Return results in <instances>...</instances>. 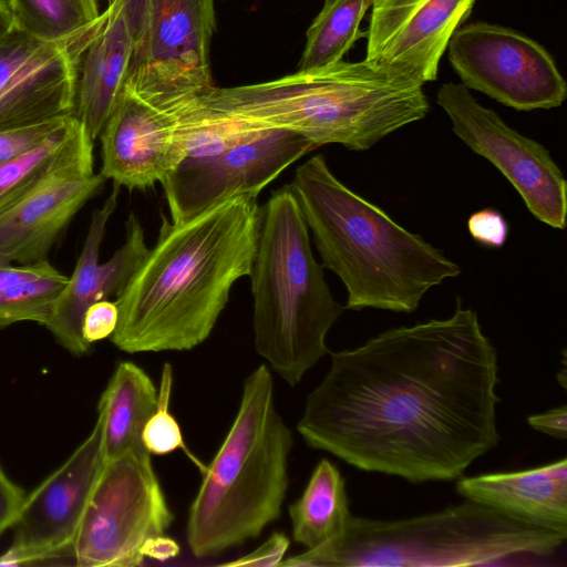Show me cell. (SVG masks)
Segmentation results:
<instances>
[{
	"mask_svg": "<svg viewBox=\"0 0 567 567\" xmlns=\"http://www.w3.org/2000/svg\"><path fill=\"white\" fill-rule=\"evenodd\" d=\"M497 352L475 311L392 328L331 353L297 424L360 471L453 481L499 442Z\"/></svg>",
	"mask_w": 567,
	"mask_h": 567,
	"instance_id": "obj_1",
	"label": "cell"
},
{
	"mask_svg": "<svg viewBox=\"0 0 567 567\" xmlns=\"http://www.w3.org/2000/svg\"><path fill=\"white\" fill-rule=\"evenodd\" d=\"M254 193H237L182 224L161 214L155 246L115 297L113 344L127 353L186 351L203 343L233 285L249 276L260 228Z\"/></svg>",
	"mask_w": 567,
	"mask_h": 567,
	"instance_id": "obj_2",
	"label": "cell"
},
{
	"mask_svg": "<svg viewBox=\"0 0 567 567\" xmlns=\"http://www.w3.org/2000/svg\"><path fill=\"white\" fill-rule=\"evenodd\" d=\"M289 185L321 265L346 287L344 309L413 312L431 288L462 272L442 250L341 183L323 155L300 164Z\"/></svg>",
	"mask_w": 567,
	"mask_h": 567,
	"instance_id": "obj_3",
	"label": "cell"
},
{
	"mask_svg": "<svg viewBox=\"0 0 567 567\" xmlns=\"http://www.w3.org/2000/svg\"><path fill=\"white\" fill-rule=\"evenodd\" d=\"M422 87L364 60L339 61L267 82L213 86L197 99L258 126L297 134L315 148L340 144L365 151L426 116L430 104Z\"/></svg>",
	"mask_w": 567,
	"mask_h": 567,
	"instance_id": "obj_4",
	"label": "cell"
},
{
	"mask_svg": "<svg viewBox=\"0 0 567 567\" xmlns=\"http://www.w3.org/2000/svg\"><path fill=\"white\" fill-rule=\"evenodd\" d=\"M292 445L270 371L260 364L246 378L236 417L190 504L186 538L196 557L256 538L280 516Z\"/></svg>",
	"mask_w": 567,
	"mask_h": 567,
	"instance_id": "obj_5",
	"label": "cell"
},
{
	"mask_svg": "<svg viewBox=\"0 0 567 567\" xmlns=\"http://www.w3.org/2000/svg\"><path fill=\"white\" fill-rule=\"evenodd\" d=\"M255 348L290 385L329 350L328 331L344 307L333 298L323 266L311 250L309 229L289 184L260 207L250 271Z\"/></svg>",
	"mask_w": 567,
	"mask_h": 567,
	"instance_id": "obj_6",
	"label": "cell"
},
{
	"mask_svg": "<svg viewBox=\"0 0 567 567\" xmlns=\"http://www.w3.org/2000/svg\"><path fill=\"white\" fill-rule=\"evenodd\" d=\"M566 539L466 498L401 519L352 515L339 542L290 556L279 566H480L516 555L548 557Z\"/></svg>",
	"mask_w": 567,
	"mask_h": 567,
	"instance_id": "obj_7",
	"label": "cell"
},
{
	"mask_svg": "<svg viewBox=\"0 0 567 567\" xmlns=\"http://www.w3.org/2000/svg\"><path fill=\"white\" fill-rule=\"evenodd\" d=\"M174 520L146 449L106 460L72 544L81 567H134Z\"/></svg>",
	"mask_w": 567,
	"mask_h": 567,
	"instance_id": "obj_8",
	"label": "cell"
},
{
	"mask_svg": "<svg viewBox=\"0 0 567 567\" xmlns=\"http://www.w3.org/2000/svg\"><path fill=\"white\" fill-rule=\"evenodd\" d=\"M93 148L78 121L45 166L0 197V264L48 259L64 228L104 186L106 178L94 173Z\"/></svg>",
	"mask_w": 567,
	"mask_h": 567,
	"instance_id": "obj_9",
	"label": "cell"
},
{
	"mask_svg": "<svg viewBox=\"0 0 567 567\" xmlns=\"http://www.w3.org/2000/svg\"><path fill=\"white\" fill-rule=\"evenodd\" d=\"M216 0H148L126 84L152 105L173 111L212 89Z\"/></svg>",
	"mask_w": 567,
	"mask_h": 567,
	"instance_id": "obj_10",
	"label": "cell"
},
{
	"mask_svg": "<svg viewBox=\"0 0 567 567\" xmlns=\"http://www.w3.org/2000/svg\"><path fill=\"white\" fill-rule=\"evenodd\" d=\"M449 60L464 86L517 111L558 107L567 96L549 52L506 27L473 22L457 29Z\"/></svg>",
	"mask_w": 567,
	"mask_h": 567,
	"instance_id": "obj_11",
	"label": "cell"
},
{
	"mask_svg": "<svg viewBox=\"0 0 567 567\" xmlns=\"http://www.w3.org/2000/svg\"><path fill=\"white\" fill-rule=\"evenodd\" d=\"M436 102L447 114L454 134L507 178L535 218L553 228H565L567 183L542 144L509 127L463 84L441 85Z\"/></svg>",
	"mask_w": 567,
	"mask_h": 567,
	"instance_id": "obj_12",
	"label": "cell"
},
{
	"mask_svg": "<svg viewBox=\"0 0 567 567\" xmlns=\"http://www.w3.org/2000/svg\"><path fill=\"white\" fill-rule=\"evenodd\" d=\"M315 147L303 137L268 128L221 153L184 159L161 185L171 221L182 224L237 193L261 190Z\"/></svg>",
	"mask_w": 567,
	"mask_h": 567,
	"instance_id": "obj_13",
	"label": "cell"
},
{
	"mask_svg": "<svg viewBox=\"0 0 567 567\" xmlns=\"http://www.w3.org/2000/svg\"><path fill=\"white\" fill-rule=\"evenodd\" d=\"M104 463L103 420L99 414L90 435L24 497L13 524V542L0 556V566L53 558L72 547Z\"/></svg>",
	"mask_w": 567,
	"mask_h": 567,
	"instance_id": "obj_14",
	"label": "cell"
},
{
	"mask_svg": "<svg viewBox=\"0 0 567 567\" xmlns=\"http://www.w3.org/2000/svg\"><path fill=\"white\" fill-rule=\"evenodd\" d=\"M95 33L48 42L13 28L0 39V131L73 113L80 58Z\"/></svg>",
	"mask_w": 567,
	"mask_h": 567,
	"instance_id": "obj_15",
	"label": "cell"
},
{
	"mask_svg": "<svg viewBox=\"0 0 567 567\" xmlns=\"http://www.w3.org/2000/svg\"><path fill=\"white\" fill-rule=\"evenodd\" d=\"M475 0H375L365 31L364 61L424 84L435 81L440 60Z\"/></svg>",
	"mask_w": 567,
	"mask_h": 567,
	"instance_id": "obj_16",
	"label": "cell"
},
{
	"mask_svg": "<svg viewBox=\"0 0 567 567\" xmlns=\"http://www.w3.org/2000/svg\"><path fill=\"white\" fill-rule=\"evenodd\" d=\"M120 186L113 184L104 204L91 215L89 230L72 276L53 302L45 327L56 341L75 355L89 352L82 337L85 310L92 303L116 297L128 284L150 248L137 216L131 212L125 221V241L105 262L100 247L106 225L116 209Z\"/></svg>",
	"mask_w": 567,
	"mask_h": 567,
	"instance_id": "obj_17",
	"label": "cell"
},
{
	"mask_svg": "<svg viewBox=\"0 0 567 567\" xmlns=\"http://www.w3.org/2000/svg\"><path fill=\"white\" fill-rule=\"evenodd\" d=\"M99 138L100 173L130 190L152 188L183 162L174 114L152 105L126 83Z\"/></svg>",
	"mask_w": 567,
	"mask_h": 567,
	"instance_id": "obj_18",
	"label": "cell"
},
{
	"mask_svg": "<svg viewBox=\"0 0 567 567\" xmlns=\"http://www.w3.org/2000/svg\"><path fill=\"white\" fill-rule=\"evenodd\" d=\"M457 493L528 525L567 536V458L538 467L458 477Z\"/></svg>",
	"mask_w": 567,
	"mask_h": 567,
	"instance_id": "obj_19",
	"label": "cell"
},
{
	"mask_svg": "<svg viewBox=\"0 0 567 567\" xmlns=\"http://www.w3.org/2000/svg\"><path fill=\"white\" fill-rule=\"evenodd\" d=\"M104 13L101 27L80 58L72 113L93 141L125 86L133 52L121 0L109 2Z\"/></svg>",
	"mask_w": 567,
	"mask_h": 567,
	"instance_id": "obj_20",
	"label": "cell"
},
{
	"mask_svg": "<svg viewBox=\"0 0 567 567\" xmlns=\"http://www.w3.org/2000/svg\"><path fill=\"white\" fill-rule=\"evenodd\" d=\"M157 402L158 390L142 368L131 361L116 365L97 405L105 461L131 449H145L142 431Z\"/></svg>",
	"mask_w": 567,
	"mask_h": 567,
	"instance_id": "obj_21",
	"label": "cell"
},
{
	"mask_svg": "<svg viewBox=\"0 0 567 567\" xmlns=\"http://www.w3.org/2000/svg\"><path fill=\"white\" fill-rule=\"evenodd\" d=\"M293 540L306 549L339 542L352 514L346 481L338 467L322 458L301 496L289 506Z\"/></svg>",
	"mask_w": 567,
	"mask_h": 567,
	"instance_id": "obj_22",
	"label": "cell"
},
{
	"mask_svg": "<svg viewBox=\"0 0 567 567\" xmlns=\"http://www.w3.org/2000/svg\"><path fill=\"white\" fill-rule=\"evenodd\" d=\"M68 280L48 259L0 264V329L22 321L44 326Z\"/></svg>",
	"mask_w": 567,
	"mask_h": 567,
	"instance_id": "obj_23",
	"label": "cell"
},
{
	"mask_svg": "<svg viewBox=\"0 0 567 567\" xmlns=\"http://www.w3.org/2000/svg\"><path fill=\"white\" fill-rule=\"evenodd\" d=\"M172 112L183 161L221 153L261 135L266 127L214 110L197 97Z\"/></svg>",
	"mask_w": 567,
	"mask_h": 567,
	"instance_id": "obj_24",
	"label": "cell"
},
{
	"mask_svg": "<svg viewBox=\"0 0 567 567\" xmlns=\"http://www.w3.org/2000/svg\"><path fill=\"white\" fill-rule=\"evenodd\" d=\"M14 28L48 42H75L92 37L102 24L95 0H4Z\"/></svg>",
	"mask_w": 567,
	"mask_h": 567,
	"instance_id": "obj_25",
	"label": "cell"
},
{
	"mask_svg": "<svg viewBox=\"0 0 567 567\" xmlns=\"http://www.w3.org/2000/svg\"><path fill=\"white\" fill-rule=\"evenodd\" d=\"M375 0H324L306 32V44L297 71L334 64L365 32L360 22Z\"/></svg>",
	"mask_w": 567,
	"mask_h": 567,
	"instance_id": "obj_26",
	"label": "cell"
},
{
	"mask_svg": "<svg viewBox=\"0 0 567 567\" xmlns=\"http://www.w3.org/2000/svg\"><path fill=\"white\" fill-rule=\"evenodd\" d=\"M173 384V371L169 363L163 367L158 388V402L155 412L147 420L142 431V443L150 454L166 455L181 449L199 467L203 473L206 466L198 461L185 445L181 426L169 412V400Z\"/></svg>",
	"mask_w": 567,
	"mask_h": 567,
	"instance_id": "obj_27",
	"label": "cell"
},
{
	"mask_svg": "<svg viewBox=\"0 0 567 567\" xmlns=\"http://www.w3.org/2000/svg\"><path fill=\"white\" fill-rule=\"evenodd\" d=\"M76 123L78 120L72 116L66 126L53 133L35 148L0 163V197L45 166L62 148Z\"/></svg>",
	"mask_w": 567,
	"mask_h": 567,
	"instance_id": "obj_28",
	"label": "cell"
},
{
	"mask_svg": "<svg viewBox=\"0 0 567 567\" xmlns=\"http://www.w3.org/2000/svg\"><path fill=\"white\" fill-rule=\"evenodd\" d=\"M72 114L0 131V163L12 159L42 144L69 124Z\"/></svg>",
	"mask_w": 567,
	"mask_h": 567,
	"instance_id": "obj_29",
	"label": "cell"
},
{
	"mask_svg": "<svg viewBox=\"0 0 567 567\" xmlns=\"http://www.w3.org/2000/svg\"><path fill=\"white\" fill-rule=\"evenodd\" d=\"M467 230L478 244L498 248L507 240L508 223L498 210L483 208L468 217Z\"/></svg>",
	"mask_w": 567,
	"mask_h": 567,
	"instance_id": "obj_30",
	"label": "cell"
},
{
	"mask_svg": "<svg viewBox=\"0 0 567 567\" xmlns=\"http://www.w3.org/2000/svg\"><path fill=\"white\" fill-rule=\"evenodd\" d=\"M118 320V309L114 301L100 300L85 310L82 321V337L87 344L110 338Z\"/></svg>",
	"mask_w": 567,
	"mask_h": 567,
	"instance_id": "obj_31",
	"label": "cell"
},
{
	"mask_svg": "<svg viewBox=\"0 0 567 567\" xmlns=\"http://www.w3.org/2000/svg\"><path fill=\"white\" fill-rule=\"evenodd\" d=\"M290 540L282 533H274L265 543H262L254 551L221 564V566L240 567V566H261L275 567L279 566L282 561L286 551L288 550Z\"/></svg>",
	"mask_w": 567,
	"mask_h": 567,
	"instance_id": "obj_32",
	"label": "cell"
},
{
	"mask_svg": "<svg viewBox=\"0 0 567 567\" xmlns=\"http://www.w3.org/2000/svg\"><path fill=\"white\" fill-rule=\"evenodd\" d=\"M24 497V492L7 476L0 465V535L13 526Z\"/></svg>",
	"mask_w": 567,
	"mask_h": 567,
	"instance_id": "obj_33",
	"label": "cell"
},
{
	"mask_svg": "<svg viewBox=\"0 0 567 567\" xmlns=\"http://www.w3.org/2000/svg\"><path fill=\"white\" fill-rule=\"evenodd\" d=\"M527 422L534 430L555 439L565 440L567 437L566 404L550 409L544 413L529 415Z\"/></svg>",
	"mask_w": 567,
	"mask_h": 567,
	"instance_id": "obj_34",
	"label": "cell"
},
{
	"mask_svg": "<svg viewBox=\"0 0 567 567\" xmlns=\"http://www.w3.org/2000/svg\"><path fill=\"white\" fill-rule=\"evenodd\" d=\"M147 1L148 0H121L123 14L133 41V49L138 43L143 32Z\"/></svg>",
	"mask_w": 567,
	"mask_h": 567,
	"instance_id": "obj_35",
	"label": "cell"
},
{
	"mask_svg": "<svg viewBox=\"0 0 567 567\" xmlns=\"http://www.w3.org/2000/svg\"><path fill=\"white\" fill-rule=\"evenodd\" d=\"M14 28L13 18L4 0H0V39Z\"/></svg>",
	"mask_w": 567,
	"mask_h": 567,
	"instance_id": "obj_36",
	"label": "cell"
}]
</instances>
